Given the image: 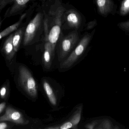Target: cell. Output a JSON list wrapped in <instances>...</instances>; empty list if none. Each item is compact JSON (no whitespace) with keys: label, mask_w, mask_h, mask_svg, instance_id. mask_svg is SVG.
<instances>
[{"label":"cell","mask_w":129,"mask_h":129,"mask_svg":"<svg viewBox=\"0 0 129 129\" xmlns=\"http://www.w3.org/2000/svg\"><path fill=\"white\" fill-rule=\"evenodd\" d=\"M97 124V122L95 121H93L89 124H88L85 126V127L87 129H92L94 128V126Z\"/></svg>","instance_id":"obj_21"},{"label":"cell","mask_w":129,"mask_h":129,"mask_svg":"<svg viewBox=\"0 0 129 129\" xmlns=\"http://www.w3.org/2000/svg\"><path fill=\"white\" fill-rule=\"evenodd\" d=\"M117 26L123 31L129 33V20L119 22Z\"/></svg>","instance_id":"obj_17"},{"label":"cell","mask_w":129,"mask_h":129,"mask_svg":"<svg viewBox=\"0 0 129 129\" xmlns=\"http://www.w3.org/2000/svg\"><path fill=\"white\" fill-rule=\"evenodd\" d=\"M79 40V34L73 31L61 39L60 42L58 59L62 62L76 45Z\"/></svg>","instance_id":"obj_4"},{"label":"cell","mask_w":129,"mask_h":129,"mask_svg":"<svg viewBox=\"0 0 129 129\" xmlns=\"http://www.w3.org/2000/svg\"><path fill=\"white\" fill-rule=\"evenodd\" d=\"M7 88L5 86L2 87L0 89V96L2 98H5L7 94Z\"/></svg>","instance_id":"obj_20"},{"label":"cell","mask_w":129,"mask_h":129,"mask_svg":"<svg viewBox=\"0 0 129 129\" xmlns=\"http://www.w3.org/2000/svg\"><path fill=\"white\" fill-rule=\"evenodd\" d=\"M97 20L95 19L94 20L92 21H90L88 22L86 25V29L87 30L91 29L95 27V26L97 25Z\"/></svg>","instance_id":"obj_18"},{"label":"cell","mask_w":129,"mask_h":129,"mask_svg":"<svg viewBox=\"0 0 129 129\" xmlns=\"http://www.w3.org/2000/svg\"><path fill=\"white\" fill-rule=\"evenodd\" d=\"M91 38V36L89 34L85 35L82 38L68 57L61 62L60 69H69L77 61L86 50Z\"/></svg>","instance_id":"obj_2"},{"label":"cell","mask_w":129,"mask_h":129,"mask_svg":"<svg viewBox=\"0 0 129 129\" xmlns=\"http://www.w3.org/2000/svg\"><path fill=\"white\" fill-rule=\"evenodd\" d=\"M82 109V105L79 106L78 107H77V110L71 117L70 121L73 124V128H77V126L78 124L80 121Z\"/></svg>","instance_id":"obj_13"},{"label":"cell","mask_w":129,"mask_h":129,"mask_svg":"<svg viewBox=\"0 0 129 129\" xmlns=\"http://www.w3.org/2000/svg\"><path fill=\"white\" fill-rule=\"evenodd\" d=\"M31 1L33 0H0V9L3 8L7 4H12L9 13L10 14L15 13L23 8L26 4Z\"/></svg>","instance_id":"obj_8"},{"label":"cell","mask_w":129,"mask_h":129,"mask_svg":"<svg viewBox=\"0 0 129 129\" xmlns=\"http://www.w3.org/2000/svg\"><path fill=\"white\" fill-rule=\"evenodd\" d=\"M14 34L11 35L7 39L4 44V52L8 60H11L13 58L15 54L13 45V38Z\"/></svg>","instance_id":"obj_11"},{"label":"cell","mask_w":129,"mask_h":129,"mask_svg":"<svg viewBox=\"0 0 129 129\" xmlns=\"http://www.w3.org/2000/svg\"><path fill=\"white\" fill-rule=\"evenodd\" d=\"M19 77L23 88L26 93L33 98L38 95V86L30 71L25 67L20 66Z\"/></svg>","instance_id":"obj_3"},{"label":"cell","mask_w":129,"mask_h":129,"mask_svg":"<svg viewBox=\"0 0 129 129\" xmlns=\"http://www.w3.org/2000/svg\"><path fill=\"white\" fill-rule=\"evenodd\" d=\"M23 35V30L22 29H20L14 34L13 38V45L14 48L16 52L18 51L21 42V39Z\"/></svg>","instance_id":"obj_14"},{"label":"cell","mask_w":129,"mask_h":129,"mask_svg":"<svg viewBox=\"0 0 129 129\" xmlns=\"http://www.w3.org/2000/svg\"><path fill=\"white\" fill-rule=\"evenodd\" d=\"M20 23V21L16 23L15 24H13L12 25L10 26L9 27L6 28L3 31L0 33V39L7 35L8 34L12 32H13L14 30L17 29L18 27L19 26Z\"/></svg>","instance_id":"obj_15"},{"label":"cell","mask_w":129,"mask_h":129,"mask_svg":"<svg viewBox=\"0 0 129 129\" xmlns=\"http://www.w3.org/2000/svg\"><path fill=\"white\" fill-rule=\"evenodd\" d=\"M65 8L59 0H56L45 16L44 29L47 32L48 39L54 50L61 33L63 16Z\"/></svg>","instance_id":"obj_1"},{"label":"cell","mask_w":129,"mask_h":129,"mask_svg":"<svg viewBox=\"0 0 129 129\" xmlns=\"http://www.w3.org/2000/svg\"><path fill=\"white\" fill-rule=\"evenodd\" d=\"M99 13L102 16H107L113 11L114 4L112 0H95Z\"/></svg>","instance_id":"obj_10"},{"label":"cell","mask_w":129,"mask_h":129,"mask_svg":"<svg viewBox=\"0 0 129 129\" xmlns=\"http://www.w3.org/2000/svg\"><path fill=\"white\" fill-rule=\"evenodd\" d=\"M62 19H64L68 27L76 30L79 28L82 22L80 14L73 9L64 11Z\"/></svg>","instance_id":"obj_7"},{"label":"cell","mask_w":129,"mask_h":129,"mask_svg":"<svg viewBox=\"0 0 129 129\" xmlns=\"http://www.w3.org/2000/svg\"><path fill=\"white\" fill-rule=\"evenodd\" d=\"M6 107V103L5 102L0 104V114L2 113V111H4Z\"/></svg>","instance_id":"obj_24"},{"label":"cell","mask_w":129,"mask_h":129,"mask_svg":"<svg viewBox=\"0 0 129 129\" xmlns=\"http://www.w3.org/2000/svg\"><path fill=\"white\" fill-rule=\"evenodd\" d=\"M59 128L60 129L73 128V126L70 121H68L63 123L60 126Z\"/></svg>","instance_id":"obj_19"},{"label":"cell","mask_w":129,"mask_h":129,"mask_svg":"<svg viewBox=\"0 0 129 129\" xmlns=\"http://www.w3.org/2000/svg\"><path fill=\"white\" fill-rule=\"evenodd\" d=\"M11 121L18 125H26L28 123V120L25 119L19 111L12 108L8 107L5 113L0 117V122Z\"/></svg>","instance_id":"obj_6"},{"label":"cell","mask_w":129,"mask_h":129,"mask_svg":"<svg viewBox=\"0 0 129 129\" xmlns=\"http://www.w3.org/2000/svg\"><path fill=\"white\" fill-rule=\"evenodd\" d=\"M101 126H103V128L105 129H110L111 128V124L108 121H104L102 124H101Z\"/></svg>","instance_id":"obj_22"},{"label":"cell","mask_w":129,"mask_h":129,"mask_svg":"<svg viewBox=\"0 0 129 129\" xmlns=\"http://www.w3.org/2000/svg\"><path fill=\"white\" fill-rule=\"evenodd\" d=\"M43 86L50 103L52 105L56 106L57 103L56 97L50 85L47 81L44 80L43 82Z\"/></svg>","instance_id":"obj_12"},{"label":"cell","mask_w":129,"mask_h":129,"mask_svg":"<svg viewBox=\"0 0 129 129\" xmlns=\"http://www.w3.org/2000/svg\"><path fill=\"white\" fill-rule=\"evenodd\" d=\"M45 44L44 45V51L43 54V61L45 67L49 68L51 65L52 58L54 53V50L53 49L48 39L47 33L44 31Z\"/></svg>","instance_id":"obj_9"},{"label":"cell","mask_w":129,"mask_h":129,"mask_svg":"<svg viewBox=\"0 0 129 129\" xmlns=\"http://www.w3.org/2000/svg\"><path fill=\"white\" fill-rule=\"evenodd\" d=\"M42 17L41 13H38L28 24L24 35V45H28L34 39L41 24Z\"/></svg>","instance_id":"obj_5"},{"label":"cell","mask_w":129,"mask_h":129,"mask_svg":"<svg viewBox=\"0 0 129 129\" xmlns=\"http://www.w3.org/2000/svg\"><path fill=\"white\" fill-rule=\"evenodd\" d=\"M8 127V126L6 123H0V129H6Z\"/></svg>","instance_id":"obj_23"},{"label":"cell","mask_w":129,"mask_h":129,"mask_svg":"<svg viewBox=\"0 0 129 129\" xmlns=\"http://www.w3.org/2000/svg\"><path fill=\"white\" fill-rule=\"evenodd\" d=\"M129 13V0H123L120 8V15L124 16Z\"/></svg>","instance_id":"obj_16"}]
</instances>
